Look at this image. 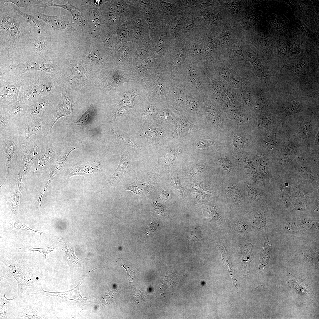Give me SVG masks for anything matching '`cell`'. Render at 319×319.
Masks as SVG:
<instances>
[{"instance_id":"27","label":"cell","mask_w":319,"mask_h":319,"mask_svg":"<svg viewBox=\"0 0 319 319\" xmlns=\"http://www.w3.org/2000/svg\"><path fill=\"white\" fill-rule=\"evenodd\" d=\"M250 61L259 75L264 78H269L270 76V72L265 70L261 62L257 58L254 57H252Z\"/></svg>"},{"instance_id":"4","label":"cell","mask_w":319,"mask_h":319,"mask_svg":"<svg viewBox=\"0 0 319 319\" xmlns=\"http://www.w3.org/2000/svg\"><path fill=\"white\" fill-rule=\"evenodd\" d=\"M57 70L56 66L53 63L37 56L25 55L16 64L9 67L7 73L8 78H18L19 75L29 72L41 71L53 74Z\"/></svg>"},{"instance_id":"50","label":"cell","mask_w":319,"mask_h":319,"mask_svg":"<svg viewBox=\"0 0 319 319\" xmlns=\"http://www.w3.org/2000/svg\"><path fill=\"white\" fill-rule=\"evenodd\" d=\"M257 105L258 109L260 110L263 109L265 106V102L263 99L260 98L257 101Z\"/></svg>"},{"instance_id":"42","label":"cell","mask_w":319,"mask_h":319,"mask_svg":"<svg viewBox=\"0 0 319 319\" xmlns=\"http://www.w3.org/2000/svg\"><path fill=\"white\" fill-rule=\"evenodd\" d=\"M12 275L10 273L9 270H0V283L2 282L5 280L10 279Z\"/></svg>"},{"instance_id":"56","label":"cell","mask_w":319,"mask_h":319,"mask_svg":"<svg viewBox=\"0 0 319 319\" xmlns=\"http://www.w3.org/2000/svg\"><path fill=\"white\" fill-rule=\"evenodd\" d=\"M192 24L191 21L187 22L185 24V27L186 29H189L192 27Z\"/></svg>"},{"instance_id":"30","label":"cell","mask_w":319,"mask_h":319,"mask_svg":"<svg viewBox=\"0 0 319 319\" xmlns=\"http://www.w3.org/2000/svg\"><path fill=\"white\" fill-rule=\"evenodd\" d=\"M91 110H88L77 121L71 124L81 126H85L89 124L92 119Z\"/></svg>"},{"instance_id":"44","label":"cell","mask_w":319,"mask_h":319,"mask_svg":"<svg viewBox=\"0 0 319 319\" xmlns=\"http://www.w3.org/2000/svg\"><path fill=\"white\" fill-rule=\"evenodd\" d=\"M136 95L132 92H128L125 95L123 99L124 102L130 103L134 101Z\"/></svg>"},{"instance_id":"47","label":"cell","mask_w":319,"mask_h":319,"mask_svg":"<svg viewBox=\"0 0 319 319\" xmlns=\"http://www.w3.org/2000/svg\"><path fill=\"white\" fill-rule=\"evenodd\" d=\"M292 206L293 209L296 211L304 210L306 207L305 204L300 201H296L294 202Z\"/></svg>"},{"instance_id":"15","label":"cell","mask_w":319,"mask_h":319,"mask_svg":"<svg viewBox=\"0 0 319 319\" xmlns=\"http://www.w3.org/2000/svg\"><path fill=\"white\" fill-rule=\"evenodd\" d=\"M28 106L17 100L8 105L0 108V115L6 119L21 118L25 115Z\"/></svg>"},{"instance_id":"19","label":"cell","mask_w":319,"mask_h":319,"mask_svg":"<svg viewBox=\"0 0 319 319\" xmlns=\"http://www.w3.org/2000/svg\"><path fill=\"white\" fill-rule=\"evenodd\" d=\"M264 243L260 253L259 265L261 268H263L267 264L272 251V241L270 235L267 232Z\"/></svg>"},{"instance_id":"17","label":"cell","mask_w":319,"mask_h":319,"mask_svg":"<svg viewBox=\"0 0 319 319\" xmlns=\"http://www.w3.org/2000/svg\"><path fill=\"white\" fill-rule=\"evenodd\" d=\"M80 285L79 284L73 290L66 292H55L44 290L43 295L49 297L57 296L66 300H73L79 302L86 303L88 300L82 296L79 292Z\"/></svg>"},{"instance_id":"7","label":"cell","mask_w":319,"mask_h":319,"mask_svg":"<svg viewBox=\"0 0 319 319\" xmlns=\"http://www.w3.org/2000/svg\"><path fill=\"white\" fill-rule=\"evenodd\" d=\"M51 118L42 119L30 122L22 117L16 119L19 139L21 144L26 143L33 136H46L49 133L48 127Z\"/></svg>"},{"instance_id":"48","label":"cell","mask_w":319,"mask_h":319,"mask_svg":"<svg viewBox=\"0 0 319 319\" xmlns=\"http://www.w3.org/2000/svg\"><path fill=\"white\" fill-rule=\"evenodd\" d=\"M233 143L234 146L237 147H242L244 146V141L240 137H236L233 140Z\"/></svg>"},{"instance_id":"9","label":"cell","mask_w":319,"mask_h":319,"mask_svg":"<svg viewBox=\"0 0 319 319\" xmlns=\"http://www.w3.org/2000/svg\"><path fill=\"white\" fill-rule=\"evenodd\" d=\"M55 100L53 97L43 99L28 107L22 118L26 121L33 122L42 119H52L55 114Z\"/></svg>"},{"instance_id":"43","label":"cell","mask_w":319,"mask_h":319,"mask_svg":"<svg viewBox=\"0 0 319 319\" xmlns=\"http://www.w3.org/2000/svg\"><path fill=\"white\" fill-rule=\"evenodd\" d=\"M158 226L156 223H154L146 228L143 237L154 232L158 228Z\"/></svg>"},{"instance_id":"2","label":"cell","mask_w":319,"mask_h":319,"mask_svg":"<svg viewBox=\"0 0 319 319\" xmlns=\"http://www.w3.org/2000/svg\"><path fill=\"white\" fill-rule=\"evenodd\" d=\"M53 74L37 71L19 75L18 78L21 88L17 100L29 107L43 99L53 97L57 85Z\"/></svg>"},{"instance_id":"23","label":"cell","mask_w":319,"mask_h":319,"mask_svg":"<svg viewBox=\"0 0 319 319\" xmlns=\"http://www.w3.org/2000/svg\"><path fill=\"white\" fill-rule=\"evenodd\" d=\"M16 119H6L0 115V135L11 133L17 130Z\"/></svg>"},{"instance_id":"41","label":"cell","mask_w":319,"mask_h":319,"mask_svg":"<svg viewBox=\"0 0 319 319\" xmlns=\"http://www.w3.org/2000/svg\"><path fill=\"white\" fill-rule=\"evenodd\" d=\"M214 144L213 141L206 140H201L196 144V146L199 148H206Z\"/></svg>"},{"instance_id":"3","label":"cell","mask_w":319,"mask_h":319,"mask_svg":"<svg viewBox=\"0 0 319 319\" xmlns=\"http://www.w3.org/2000/svg\"><path fill=\"white\" fill-rule=\"evenodd\" d=\"M3 261L17 282L18 295L19 297L33 294L43 295L42 281L46 272L24 266L14 260H3Z\"/></svg>"},{"instance_id":"13","label":"cell","mask_w":319,"mask_h":319,"mask_svg":"<svg viewBox=\"0 0 319 319\" xmlns=\"http://www.w3.org/2000/svg\"><path fill=\"white\" fill-rule=\"evenodd\" d=\"M62 96L53 118L50 123L48 129L51 131L55 123L61 117H65L67 120L71 113L72 105L67 91L63 88Z\"/></svg>"},{"instance_id":"39","label":"cell","mask_w":319,"mask_h":319,"mask_svg":"<svg viewBox=\"0 0 319 319\" xmlns=\"http://www.w3.org/2000/svg\"><path fill=\"white\" fill-rule=\"evenodd\" d=\"M271 121V118L268 116L264 115L261 117L259 121V125L262 128L268 126Z\"/></svg>"},{"instance_id":"52","label":"cell","mask_w":319,"mask_h":319,"mask_svg":"<svg viewBox=\"0 0 319 319\" xmlns=\"http://www.w3.org/2000/svg\"><path fill=\"white\" fill-rule=\"evenodd\" d=\"M287 51L290 54H293L295 53V49L292 44H289L287 46Z\"/></svg>"},{"instance_id":"20","label":"cell","mask_w":319,"mask_h":319,"mask_svg":"<svg viewBox=\"0 0 319 319\" xmlns=\"http://www.w3.org/2000/svg\"><path fill=\"white\" fill-rule=\"evenodd\" d=\"M13 7L16 12L23 17L34 30L38 31H45L47 25L45 22L40 20H39L33 15L21 11L14 4Z\"/></svg>"},{"instance_id":"6","label":"cell","mask_w":319,"mask_h":319,"mask_svg":"<svg viewBox=\"0 0 319 319\" xmlns=\"http://www.w3.org/2000/svg\"><path fill=\"white\" fill-rule=\"evenodd\" d=\"M51 35L45 31L34 30L26 55L39 56L53 63V44Z\"/></svg>"},{"instance_id":"22","label":"cell","mask_w":319,"mask_h":319,"mask_svg":"<svg viewBox=\"0 0 319 319\" xmlns=\"http://www.w3.org/2000/svg\"><path fill=\"white\" fill-rule=\"evenodd\" d=\"M152 187L149 183L140 182L136 179L127 187L126 190L131 191L134 193L143 197L149 192Z\"/></svg>"},{"instance_id":"28","label":"cell","mask_w":319,"mask_h":319,"mask_svg":"<svg viewBox=\"0 0 319 319\" xmlns=\"http://www.w3.org/2000/svg\"><path fill=\"white\" fill-rule=\"evenodd\" d=\"M0 316L3 317L4 319H7V316L6 313V309L7 304L11 300L16 298V297L12 299H7L5 296L4 291L3 290H0Z\"/></svg>"},{"instance_id":"36","label":"cell","mask_w":319,"mask_h":319,"mask_svg":"<svg viewBox=\"0 0 319 319\" xmlns=\"http://www.w3.org/2000/svg\"><path fill=\"white\" fill-rule=\"evenodd\" d=\"M55 249L54 245H53L49 247L43 248H38L32 247L30 250L32 251H38L43 254L45 257V263L46 259V255L52 251L56 250V249Z\"/></svg>"},{"instance_id":"12","label":"cell","mask_w":319,"mask_h":319,"mask_svg":"<svg viewBox=\"0 0 319 319\" xmlns=\"http://www.w3.org/2000/svg\"><path fill=\"white\" fill-rule=\"evenodd\" d=\"M237 249L240 262L245 272L249 269L250 262L253 258V248L254 240L241 241L235 243Z\"/></svg>"},{"instance_id":"5","label":"cell","mask_w":319,"mask_h":319,"mask_svg":"<svg viewBox=\"0 0 319 319\" xmlns=\"http://www.w3.org/2000/svg\"><path fill=\"white\" fill-rule=\"evenodd\" d=\"M242 213L232 218L224 233L234 243L254 239L253 231L255 229L247 215Z\"/></svg>"},{"instance_id":"31","label":"cell","mask_w":319,"mask_h":319,"mask_svg":"<svg viewBox=\"0 0 319 319\" xmlns=\"http://www.w3.org/2000/svg\"><path fill=\"white\" fill-rule=\"evenodd\" d=\"M172 186L175 191L182 197L185 196L184 190L180 183L178 174H175L172 178L171 181Z\"/></svg>"},{"instance_id":"38","label":"cell","mask_w":319,"mask_h":319,"mask_svg":"<svg viewBox=\"0 0 319 319\" xmlns=\"http://www.w3.org/2000/svg\"><path fill=\"white\" fill-rule=\"evenodd\" d=\"M276 141L274 137L271 136H267L265 139V144L268 148L273 149L276 146Z\"/></svg>"},{"instance_id":"35","label":"cell","mask_w":319,"mask_h":319,"mask_svg":"<svg viewBox=\"0 0 319 319\" xmlns=\"http://www.w3.org/2000/svg\"><path fill=\"white\" fill-rule=\"evenodd\" d=\"M302 231L306 234H316L319 233V222L314 221L308 228L303 230Z\"/></svg>"},{"instance_id":"26","label":"cell","mask_w":319,"mask_h":319,"mask_svg":"<svg viewBox=\"0 0 319 319\" xmlns=\"http://www.w3.org/2000/svg\"><path fill=\"white\" fill-rule=\"evenodd\" d=\"M300 110L298 102L294 98L291 97L286 102L284 108V112L286 115H292L298 113Z\"/></svg>"},{"instance_id":"32","label":"cell","mask_w":319,"mask_h":319,"mask_svg":"<svg viewBox=\"0 0 319 319\" xmlns=\"http://www.w3.org/2000/svg\"><path fill=\"white\" fill-rule=\"evenodd\" d=\"M280 193L282 199L285 205L289 206L291 203V195L289 191L282 186L280 187Z\"/></svg>"},{"instance_id":"37","label":"cell","mask_w":319,"mask_h":319,"mask_svg":"<svg viewBox=\"0 0 319 319\" xmlns=\"http://www.w3.org/2000/svg\"><path fill=\"white\" fill-rule=\"evenodd\" d=\"M300 131L302 134L304 136H309L310 132V126L309 123L306 121H303L301 123Z\"/></svg>"},{"instance_id":"10","label":"cell","mask_w":319,"mask_h":319,"mask_svg":"<svg viewBox=\"0 0 319 319\" xmlns=\"http://www.w3.org/2000/svg\"><path fill=\"white\" fill-rule=\"evenodd\" d=\"M17 130L11 133L0 135V149L3 154L6 165L11 166L15 156L19 153L21 146Z\"/></svg>"},{"instance_id":"16","label":"cell","mask_w":319,"mask_h":319,"mask_svg":"<svg viewBox=\"0 0 319 319\" xmlns=\"http://www.w3.org/2000/svg\"><path fill=\"white\" fill-rule=\"evenodd\" d=\"M314 221L307 219H294L283 222L281 227L284 231L291 233H295L301 232L309 227Z\"/></svg>"},{"instance_id":"55","label":"cell","mask_w":319,"mask_h":319,"mask_svg":"<svg viewBox=\"0 0 319 319\" xmlns=\"http://www.w3.org/2000/svg\"><path fill=\"white\" fill-rule=\"evenodd\" d=\"M207 51L212 52L214 50V45L211 43H208L206 48Z\"/></svg>"},{"instance_id":"1","label":"cell","mask_w":319,"mask_h":319,"mask_svg":"<svg viewBox=\"0 0 319 319\" xmlns=\"http://www.w3.org/2000/svg\"><path fill=\"white\" fill-rule=\"evenodd\" d=\"M34 30L12 4L0 0V62L11 66L25 55Z\"/></svg>"},{"instance_id":"25","label":"cell","mask_w":319,"mask_h":319,"mask_svg":"<svg viewBox=\"0 0 319 319\" xmlns=\"http://www.w3.org/2000/svg\"><path fill=\"white\" fill-rule=\"evenodd\" d=\"M128 164L127 159L122 153L120 161L117 168L110 178L108 184L110 185H114L118 180L121 173L124 172Z\"/></svg>"},{"instance_id":"53","label":"cell","mask_w":319,"mask_h":319,"mask_svg":"<svg viewBox=\"0 0 319 319\" xmlns=\"http://www.w3.org/2000/svg\"><path fill=\"white\" fill-rule=\"evenodd\" d=\"M272 23L274 27L277 29H280L282 27L281 22L279 20H274L273 21Z\"/></svg>"},{"instance_id":"33","label":"cell","mask_w":319,"mask_h":319,"mask_svg":"<svg viewBox=\"0 0 319 319\" xmlns=\"http://www.w3.org/2000/svg\"><path fill=\"white\" fill-rule=\"evenodd\" d=\"M111 131L117 137L121 139L125 142L128 145L134 147L139 148L134 141L129 137L123 135H122L117 132L113 130L112 129L109 128Z\"/></svg>"},{"instance_id":"49","label":"cell","mask_w":319,"mask_h":319,"mask_svg":"<svg viewBox=\"0 0 319 319\" xmlns=\"http://www.w3.org/2000/svg\"><path fill=\"white\" fill-rule=\"evenodd\" d=\"M230 38L228 35H222L221 40L222 46H227L230 42Z\"/></svg>"},{"instance_id":"45","label":"cell","mask_w":319,"mask_h":319,"mask_svg":"<svg viewBox=\"0 0 319 319\" xmlns=\"http://www.w3.org/2000/svg\"><path fill=\"white\" fill-rule=\"evenodd\" d=\"M131 109V107L129 106H126L122 107L115 114L117 116H121L125 115L129 112Z\"/></svg>"},{"instance_id":"40","label":"cell","mask_w":319,"mask_h":319,"mask_svg":"<svg viewBox=\"0 0 319 319\" xmlns=\"http://www.w3.org/2000/svg\"><path fill=\"white\" fill-rule=\"evenodd\" d=\"M66 254L67 258L69 259L70 262L71 263H75V264H76L79 261L78 260L80 259L76 258L74 255V250L70 249H69L68 251H67Z\"/></svg>"},{"instance_id":"24","label":"cell","mask_w":319,"mask_h":319,"mask_svg":"<svg viewBox=\"0 0 319 319\" xmlns=\"http://www.w3.org/2000/svg\"><path fill=\"white\" fill-rule=\"evenodd\" d=\"M4 3H11L17 7L24 9L26 12L32 6L45 3L48 0H1Z\"/></svg>"},{"instance_id":"14","label":"cell","mask_w":319,"mask_h":319,"mask_svg":"<svg viewBox=\"0 0 319 319\" xmlns=\"http://www.w3.org/2000/svg\"><path fill=\"white\" fill-rule=\"evenodd\" d=\"M267 214L266 208L261 206L253 210L248 216L252 226L263 236L267 233Z\"/></svg>"},{"instance_id":"29","label":"cell","mask_w":319,"mask_h":319,"mask_svg":"<svg viewBox=\"0 0 319 319\" xmlns=\"http://www.w3.org/2000/svg\"><path fill=\"white\" fill-rule=\"evenodd\" d=\"M75 2H74L72 7L69 12L72 16L74 22L78 25H81L83 22L82 14L77 6H76Z\"/></svg>"},{"instance_id":"21","label":"cell","mask_w":319,"mask_h":319,"mask_svg":"<svg viewBox=\"0 0 319 319\" xmlns=\"http://www.w3.org/2000/svg\"><path fill=\"white\" fill-rule=\"evenodd\" d=\"M286 67L289 70L292 71L304 83H307L309 82V72L306 66L305 62L303 60H300L299 63L294 66H287Z\"/></svg>"},{"instance_id":"54","label":"cell","mask_w":319,"mask_h":319,"mask_svg":"<svg viewBox=\"0 0 319 319\" xmlns=\"http://www.w3.org/2000/svg\"><path fill=\"white\" fill-rule=\"evenodd\" d=\"M169 196L168 193L165 191H162L160 194V197L162 199L165 200H167Z\"/></svg>"},{"instance_id":"34","label":"cell","mask_w":319,"mask_h":319,"mask_svg":"<svg viewBox=\"0 0 319 319\" xmlns=\"http://www.w3.org/2000/svg\"><path fill=\"white\" fill-rule=\"evenodd\" d=\"M119 259L121 260L122 262V265H121V266L124 267L126 271L128 280L130 282H133L136 277L135 273L133 271L132 269H130V267L128 266V264L127 265V263L123 258H119Z\"/></svg>"},{"instance_id":"18","label":"cell","mask_w":319,"mask_h":319,"mask_svg":"<svg viewBox=\"0 0 319 319\" xmlns=\"http://www.w3.org/2000/svg\"><path fill=\"white\" fill-rule=\"evenodd\" d=\"M100 170L99 164L91 161L74 166L70 171V176L76 175H87L98 172Z\"/></svg>"},{"instance_id":"46","label":"cell","mask_w":319,"mask_h":319,"mask_svg":"<svg viewBox=\"0 0 319 319\" xmlns=\"http://www.w3.org/2000/svg\"><path fill=\"white\" fill-rule=\"evenodd\" d=\"M189 126L187 122L184 121V122L183 121L182 122H179L178 124L177 127V129H180V132L182 133L183 132H185L187 130L189 129Z\"/></svg>"},{"instance_id":"11","label":"cell","mask_w":319,"mask_h":319,"mask_svg":"<svg viewBox=\"0 0 319 319\" xmlns=\"http://www.w3.org/2000/svg\"><path fill=\"white\" fill-rule=\"evenodd\" d=\"M21 88L18 78L0 79V108L17 101Z\"/></svg>"},{"instance_id":"51","label":"cell","mask_w":319,"mask_h":319,"mask_svg":"<svg viewBox=\"0 0 319 319\" xmlns=\"http://www.w3.org/2000/svg\"><path fill=\"white\" fill-rule=\"evenodd\" d=\"M279 51L281 53H285L287 52V46L285 44H280L278 47Z\"/></svg>"},{"instance_id":"8","label":"cell","mask_w":319,"mask_h":319,"mask_svg":"<svg viewBox=\"0 0 319 319\" xmlns=\"http://www.w3.org/2000/svg\"><path fill=\"white\" fill-rule=\"evenodd\" d=\"M27 13L34 16L37 19L45 22L47 25L45 29L46 32L57 31L69 33L75 30L72 27L68 17L63 14L56 16L48 15L42 13L38 9L33 7Z\"/></svg>"}]
</instances>
